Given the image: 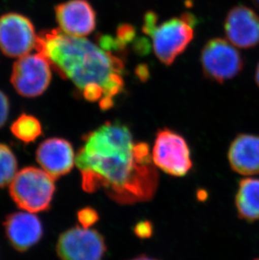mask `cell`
I'll return each instance as SVG.
<instances>
[{"instance_id":"obj_1","label":"cell","mask_w":259,"mask_h":260,"mask_svg":"<svg viewBox=\"0 0 259 260\" xmlns=\"http://www.w3.org/2000/svg\"><path fill=\"white\" fill-rule=\"evenodd\" d=\"M76 156L85 192L103 189L120 205L148 202L154 197L159 176L149 145L136 143L128 125L107 121L83 137Z\"/></svg>"},{"instance_id":"obj_2","label":"cell","mask_w":259,"mask_h":260,"mask_svg":"<svg viewBox=\"0 0 259 260\" xmlns=\"http://www.w3.org/2000/svg\"><path fill=\"white\" fill-rule=\"evenodd\" d=\"M36 49L48 59L52 69L63 79H69L80 93L90 84L104 88L105 96L99 103L102 111L115 105V98L123 93L125 62L122 57L108 52L83 37L69 36L61 29L42 31Z\"/></svg>"},{"instance_id":"obj_3","label":"cell","mask_w":259,"mask_h":260,"mask_svg":"<svg viewBox=\"0 0 259 260\" xmlns=\"http://www.w3.org/2000/svg\"><path fill=\"white\" fill-rule=\"evenodd\" d=\"M56 190L54 179L43 170L26 167L10 183V194L20 209L32 213L49 209Z\"/></svg>"},{"instance_id":"obj_4","label":"cell","mask_w":259,"mask_h":260,"mask_svg":"<svg viewBox=\"0 0 259 260\" xmlns=\"http://www.w3.org/2000/svg\"><path fill=\"white\" fill-rule=\"evenodd\" d=\"M197 19L193 14L183 13L157 25L151 37L152 48L161 63L171 66L193 41Z\"/></svg>"},{"instance_id":"obj_5","label":"cell","mask_w":259,"mask_h":260,"mask_svg":"<svg viewBox=\"0 0 259 260\" xmlns=\"http://www.w3.org/2000/svg\"><path fill=\"white\" fill-rule=\"evenodd\" d=\"M152 157L157 169L172 176H185L193 168L190 149L185 138L169 128L157 131Z\"/></svg>"},{"instance_id":"obj_6","label":"cell","mask_w":259,"mask_h":260,"mask_svg":"<svg viewBox=\"0 0 259 260\" xmlns=\"http://www.w3.org/2000/svg\"><path fill=\"white\" fill-rule=\"evenodd\" d=\"M201 63L206 79L223 84L242 71L244 60L242 54L228 41L214 38L202 48Z\"/></svg>"},{"instance_id":"obj_7","label":"cell","mask_w":259,"mask_h":260,"mask_svg":"<svg viewBox=\"0 0 259 260\" xmlns=\"http://www.w3.org/2000/svg\"><path fill=\"white\" fill-rule=\"evenodd\" d=\"M52 65L44 55L28 54L15 61L11 83L17 93L34 98L47 90L52 81Z\"/></svg>"},{"instance_id":"obj_8","label":"cell","mask_w":259,"mask_h":260,"mask_svg":"<svg viewBox=\"0 0 259 260\" xmlns=\"http://www.w3.org/2000/svg\"><path fill=\"white\" fill-rule=\"evenodd\" d=\"M106 249L101 233L83 226H74L61 233L56 243L61 260H102Z\"/></svg>"},{"instance_id":"obj_9","label":"cell","mask_w":259,"mask_h":260,"mask_svg":"<svg viewBox=\"0 0 259 260\" xmlns=\"http://www.w3.org/2000/svg\"><path fill=\"white\" fill-rule=\"evenodd\" d=\"M36 29L30 20L18 13L0 16V50L10 57H22L36 48Z\"/></svg>"},{"instance_id":"obj_10","label":"cell","mask_w":259,"mask_h":260,"mask_svg":"<svg viewBox=\"0 0 259 260\" xmlns=\"http://www.w3.org/2000/svg\"><path fill=\"white\" fill-rule=\"evenodd\" d=\"M56 21L61 31L72 37L90 35L97 25V16L88 0H69L55 9Z\"/></svg>"},{"instance_id":"obj_11","label":"cell","mask_w":259,"mask_h":260,"mask_svg":"<svg viewBox=\"0 0 259 260\" xmlns=\"http://www.w3.org/2000/svg\"><path fill=\"white\" fill-rule=\"evenodd\" d=\"M224 29L228 41L237 47L249 49L259 44V15L245 5L231 9Z\"/></svg>"},{"instance_id":"obj_12","label":"cell","mask_w":259,"mask_h":260,"mask_svg":"<svg viewBox=\"0 0 259 260\" xmlns=\"http://www.w3.org/2000/svg\"><path fill=\"white\" fill-rule=\"evenodd\" d=\"M37 160L42 170L54 179L70 173L76 157L74 147L63 138H49L42 142L37 150Z\"/></svg>"},{"instance_id":"obj_13","label":"cell","mask_w":259,"mask_h":260,"mask_svg":"<svg viewBox=\"0 0 259 260\" xmlns=\"http://www.w3.org/2000/svg\"><path fill=\"white\" fill-rule=\"evenodd\" d=\"M4 228L8 240L19 252L32 248L43 235L40 219L29 211L10 214L4 221Z\"/></svg>"},{"instance_id":"obj_14","label":"cell","mask_w":259,"mask_h":260,"mask_svg":"<svg viewBox=\"0 0 259 260\" xmlns=\"http://www.w3.org/2000/svg\"><path fill=\"white\" fill-rule=\"evenodd\" d=\"M231 169L244 176L259 174V135L237 134L228 148Z\"/></svg>"},{"instance_id":"obj_15","label":"cell","mask_w":259,"mask_h":260,"mask_svg":"<svg viewBox=\"0 0 259 260\" xmlns=\"http://www.w3.org/2000/svg\"><path fill=\"white\" fill-rule=\"evenodd\" d=\"M235 206L241 220L253 223L259 221V179L246 177L240 180L235 196Z\"/></svg>"},{"instance_id":"obj_16","label":"cell","mask_w":259,"mask_h":260,"mask_svg":"<svg viewBox=\"0 0 259 260\" xmlns=\"http://www.w3.org/2000/svg\"><path fill=\"white\" fill-rule=\"evenodd\" d=\"M13 135L23 143H33L42 135V124L35 116L22 114L10 126Z\"/></svg>"},{"instance_id":"obj_17","label":"cell","mask_w":259,"mask_h":260,"mask_svg":"<svg viewBox=\"0 0 259 260\" xmlns=\"http://www.w3.org/2000/svg\"><path fill=\"white\" fill-rule=\"evenodd\" d=\"M17 174V160L7 145L0 143V188L10 184Z\"/></svg>"},{"instance_id":"obj_18","label":"cell","mask_w":259,"mask_h":260,"mask_svg":"<svg viewBox=\"0 0 259 260\" xmlns=\"http://www.w3.org/2000/svg\"><path fill=\"white\" fill-rule=\"evenodd\" d=\"M77 218L81 226L84 229H89L99 221L100 216L95 209L83 207L78 211Z\"/></svg>"},{"instance_id":"obj_19","label":"cell","mask_w":259,"mask_h":260,"mask_svg":"<svg viewBox=\"0 0 259 260\" xmlns=\"http://www.w3.org/2000/svg\"><path fill=\"white\" fill-rule=\"evenodd\" d=\"M136 37H137V30L133 25L124 23L118 26L115 37L124 47H126L131 42H134L137 38Z\"/></svg>"},{"instance_id":"obj_20","label":"cell","mask_w":259,"mask_h":260,"mask_svg":"<svg viewBox=\"0 0 259 260\" xmlns=\"http://www.w3.org/2000/svg\"><path fill=\"white\" fill-rule=\"evenodd\" d=\"M158 22V15L154 11H147L144 15L143 19V25H142V32L147 35L148 37H151L152 32L154 31L157 26Z\"/></svg>"},{"instance_id":"obj_21","label":"cell","mask_w":259,"mask_h":260,"mask_svg":"<svg viewBox=\"0 0 259 260\" xmlns=\"http://www.w3.org/2000/svg\"><path fill=\"white\" fill-rule=\"evenodd\" d=\"M134 233L141 239L150 238L153 234V225L150 221H141L134 226Z\"/></svg>"},{"instance_id":"obj_22","label":"cell","mask_w":259,"mask_h":260,"mask_svg":"<svg viewBox=\"0 0 259 260\" xmlns=\"http://www.w3.org/2000/svg\"><path fill=\"white\" fill-rule=\"evenodd\" d=\"M10 113V102L7 95L0 90V128L5 125Z\"/></svg>"},{"instance_id":"obj_23","label":"cell","mask_w":259,"mask_h":260,"mask_svg":"<svg viewBox=\"0 0 259 260\" xmlns=\"http://www.w3.org/2000/svg\"><path fill=\"white\" fill-rule=\"evenodd\" d=\"M133 49L135 52H137V54L144 55L148 54V52L151 50V43L147 38L141 37L139 39L136 38L134 41V45H133Z\"/></svg>"},{"instance_id":"obj_24","label":"cell","mask_w":259,"mask_h":260,"mask_svg":"<svg viewBox=\"0 0 259 260\" xmlns=\"http://www.w3.org/2000/svg\"><path fill=\"white\" fill-rule=\"evenodd\" d=\"M135 73L141 81H147V79L150 78L149 69L146 64H141L139 66H137V69L135 70Z\"/></svg>"},{"instance_id":"obj_25","label":"cell","mask_w":259,"mask_h":260,"mask_svg":"<svg viewBox=\"0 0 259 260\" xmlns=\"http://www.w3.org/2000/svg\"><path fill=\"white\" fill-rule=\"evenodd\" d=\"M130 260H158L156 259V258H152V257H149V256L145 255V254H142V255L137 256L136 258H132V259Z\"/></svg>"},{"instance_id":"obj_26","label":"cell","mask_w":259,"mask_h":260,"mask_svg":"<svg viewBox=\"0 0 259 260\" xmlns=\"http://www.w3.org/2000/svg\"><path fill=\"white\" fill-rule=\"evenodd\" d=\"M255 81L257 83V86L259 87V61L257 63V69H256V73H255Z\"/></svg>"},{"instance_id":"obj_27","label":"cell","mask_w":259,"mask_h":260,"mask_svg":"<svg viewBox=\"0 0 259 260\" xmlns=\"http://www.w3.org/2000/svg\"><path fill=\"white\" fill-rule=\"evenodd\" d=\"M252 3L256 5V7H257V9H259V0H252Z\"/></svg>"},{"instance_id":"obj_28","label":"cell","mask_w":259,"mask_h":260,"mask_svg":"<svg viewBox=\"0 0 259 260\" xmlns=\"http://www.w3.org/2000/svg\"><path fill=\"white\" fill-rule=\"evenodd\" d=\"M253 260H259V257H257V258H254Z\"/></svg>"}]
</instances>
